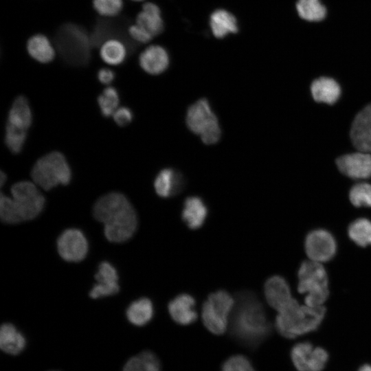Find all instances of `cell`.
I'll return each mask as SVG.
<instances>
[{"label": "cell", "mask_w": 371, "mask_h": 371, "mask_svg": "<svg viewBox=\"0 0 371 371\" xmlns=\"http://www.w3.org/2000/svg\"><path fill=\"white\" fill-rule=\"evenodd\" d=\"M271 332V324L258 296L247 290L236 293L229 321V333L233 339L244 346L254 348Z\"/></svg>", "instance_id": "cell-1"}, {"label": "cell", "mask_w": 371, "mask_h": 371, "mask_svg": "<svg viewBox=\"0 0 371 371\" xmlns=\"http://www.w3.org/2000/svg\"><path fill=\"white\" fill-rule=\"evenodd\" d=\"M94 218L104 224L106 239L123 243L130 239L137 227L136 212L122 193L112 192L100 197L93 209Z\"/></svg>", "instance_id": "cell-2"}, {"label": "cell", "mask_w": 371, "mask_h": 371, "mask_svg": "<svg viewBox=\"0 0 371 371\" xmlns=\"http://www.w3.org/2000/svg\"><path fill=\"white\" fill-rule=\"evenodd\" d=\"M326 314L324 306L312 307L300 305L295 302L286 310L278 313L275 321V327L278 333L288 339L316 330Z\"/></svg>", "instance_id": "cell-3"}, {"label": "cell", "mask_w": 371, "mask_h": 371, "mask_svg": "<svg viewBox=\"0 0 371 371\" xmlns=\"http://www.w3.org/2000/svg\"><path fill=\"white\" fill-rule=\"evenodd\" d=\"M31 177L37 186L50 190L58 185H68L72 178L71 167L65 156L52 151L40 157L31 170Z\"/></svg>", "instance_id": "cell-4"}, {"label": "cell", "mask_w": 371, "mask_h": 371, "mask_svg": "<svg viewBox=\"0 0 371 371\" xmlns=\"http://www.w3.org/2000/svg\"><path fill=\"white\" fill-rule=\"evenodd\" d=\"M299 293L305 294V304L323 306L329 296L328 278L324 266L313 260L304 261L297 272Z\"/></svg>", "instance_id": "cell-5"}, {"label": "cell", "mask_w": 371, "mask_h": 371, "mask_svg": "<svg viewBox=\"0 0 371 371\" xmlns=\"http://www.w3.org/2000/svg\"><path fill=\"white\" fill-rule=\"evenodd\" d=\"M186 122L188 128L199 135L204 144L212 145L220 140L222 131L219 122L207 99L201 98L189 106Z\"/></svg>", "instance_id": "cell-6"}, {"label": "cell", "mask_w": 371, "mask_h": 371, "mask_svg": "<svg viewBox=\"0 0 371 371\" xmlns=\"http://www.w3.org/2000/svg\"><path fill=\"white\" fill-rule=\"evenodd\" d=\"M235 301L225 290H218L210 294L202 306L201 317L204 326L212 333L221 335L228 325V317Z\"/></svg>", "instance_id": "cell-7"}, {"label": "cell", "mask_w": 371, "mask_h": 371, "mask_svg": "<svg viewBox=\"0 0 371 371\" xmlns=\"http://www.w3.org/2000/svg\"><path fill=\"white\" fill-rule=\"evenodd\" d=\"M35 183L21 181L14 183L10 192L21 222L35 218L43 211L45 198Z\"/></svg>", "instance_id": "cell-8"}, {"label": "cell", "mask_w": 371, "mask_h": 371, "mask_svg": "<svg viewBox=\"0 0 371 371\" xmlns=\"http://www.w3.org/2000/svg\"><path fill=\"white\" fill-rule=\"evenodd\" d=\"M291 361L297 371H322L328 361V352L308 342L295 344L291 351Z\"/></svg>", "instance_id": "cell-9"}, {"label": "cell", "mask_w": 371, "mask_h": 371, "mask_svg": "<svg viewBox=\"0 0 371 371\" xmlns=\"http://www.w3.org/2000/svg\"><path fill=\"white\" fill-rule=\"evenodd\" d=\"M337 242L333 235L324 229H316L308 233L304 240V249L311 260L327 262L337 252Z\"/></svg>", "instance_id": "cell-10"}, {"label": "cell", "mask_w": 371, "mask_h": 371, "mask_svg": "<svg viewBox=\"0 0 371 371\" xmlns=\"http://www.w3.org/2000/svg\"><path fill=\"white\" fill-rule=\"evenodd\" d=\"M60 257L67 262H80L87 256L88 242L84 234L76 228L65 230L57 240Z\"/></svg>", "instance_id": "cell-11"}, {"label": "cell", "mask_w": 371, "mask_h": 371, "mask_svg": "<svg viewBox=\"0 0 371 371\" xmlns=\"http://www.w3.org/2000/svg\"><path fill=\"white\" fill-rule=\"evenodd\" d=\"M264 292L268 304L278 313L291 306L297 302L292 297L290 286L280 276H273L265 283Z\"/></svg>", "instance_id": "cell-12"}, {"label": "cell", "mask_w": 371, "mask_h": 371, "mask_svg": "<svg viewBox=\"0 0 371 371\" xmlns=\"http://www.w3.org/2000/svg\"><path fill=\"white\" fill-rule=\"evenodd\" d=\"M339 170L355 179L371 177V154L358 151L340 156L336 159Z\"/></svg>", "instance_id": "cell-13"}, {"label": "cell", "mask_w": 371, "mask_h": 371, "mask_svg": "<svg viewBox=\"0 0 371 371\" xmlns=\"http://www.w3.org/2000/svg\"><path fill=\"white\" fill-rule=\"evenodd\" d=\"M350 134L353 146L358 151L371 154V104L355 116Z\"/></svg>", "instance_id": "cell-14"}, {"label": "cell", "mask_w": 371, "mask_h": 371, "mask_svg": "<svg viewBox=\"0 0 371 371\" xmlns=\"http://www.w3.org/2000/svg\"><path fill=\"white\" fill-rule=\"evenodd\" d=\"M97 283L89 292L93 299L106 297L117 293L120 290L118 275L115 268L109 262H102L95 275Z\"/></svg>", "instance_id": "cell-15"}, {"label": "cell", "mask_w": 371, "mask_h": 371, "mask_svg": "<svg viewBox=\"0 0 371 371\" xmlns=\"http://www.w3.org/2000/svg\"><path fill=\"white\" fill-rule=\"evenodd\" d=\"M185 184L186 180L180 171L166 168L157 175L154 181V188L159 196L169 198L179 194Z\"/></svg>", "instance_id": "cell-16"}, {"label": "cell", "mask_w": 371, "mask_h": 371, "mask_svg": "<svg viewBox=\"0 0 371 371\" xmlns=\"http://www.w3.org/2000/svg\"><path fill=\"white\" fill-rule=\"evenodd\" d=\"M194 298L187 293H182L170 300L168 308L171 318L181 325H189L197 319Z\"/></svg>", "instance_id": "cell-17"}, {"label": "cell", "mask_w": 371, "mask_h": 371, "mask_svg": "<svg viewBox=\"0 0 371 371\" xmlns=\"http://www.w3.org/2000/svg\"><path fill=\"white\" fill-rule=\"evenodd\" d=\"M170 58L166 50L159 45H150L139 55L141 68L150 75H158L169 66Z\"/></svg>", "instance_id": "cell-18"}, {"label": "cell", "mask_w": 371, "mask_h": 371, "mask_svg": "<svg viewBox=\"0 0 371 371\" xmlns=\"http://www.w3.org/2000/svg\"><path fill=\"white\" fill-rule=\"evenodd\" d=\"M33 122V114L28 99L18 95L13 101L8 114L7 124L28 131Z\"/></svg>", "instance_id": "cell-19"}, {"label": "cell", "mask_w": 371, "mask_h": 371, "mask_svg": "<svg viewBox=\"0 0 371 371\" xmlns=\"http://www.w3.org/2000/svg\"><path fill=\"white\" fill-rule=\"evenodd\" d=\"M207 214V207L201 197L192 196L186 199L181 218L190 229L200 228L203 225Z\"/></svg>", "instance_id": "cell-20"}, {"label": "cell", "mask_w": 371, "mask_h": 371, "mask_svg": "<svg viewBox=\"0 0 371 371\" xmlns=\"http://www.w3.org/2000/svg\"><path fill=\"white\" fill-rule=\"evenodd\" d=\"M311 92L316 102L333 104L340 96L341 89L335 79L321 76L311 83Z\"/></svg>", "instance_id": "cell-21"}, {"label": "cell", "mask_w": 371, "mask_h": 371, "mask_svg": "<svg viewBox=\"0 0 371 371\" xmlns=\"http://www.w3.org/2000/svg\"><path fill=\"white\" fill-rule=\"evenodd\" d=\"M25 346V337L12 324H2L0 330V347L4 352L16 355L24 350Z\"/></svg>", "instance_id": "cell-22"}, {"label": "cell", "mask_w": 371, "mask_h": 371, "mask_svg": "<svg viewBox=\"0 0 371 371\" xmlns=\"http://www.w3.org/2000/svg\"><path fill=\"white\" fill-rule=\"evenodd\" d=\"M295 8L299 19L307 23L322 22L328 12L322 0H296Z\"/></svg>", "instance_id": "cell-23"}, {"label": "cell", "mask_w": 371, "mask_h": 371, "mask_svg": "<svg viewBox=\"0 0 371 371\" xmlns=\"http://www.w3.org/2000/svg\"><path fill=\"white\" fill-rule=\"evenodd\" d=\"M135 23L146 30L153 36L158 35L164 29L159 8L153 3H145L137 14Z\"/></svg>", "instance_id": "cell-24"}, {"label": "cell", "mask_w": 371, "mask_h": 371, "mask_svg": "<svg viewBox=\"0 0 371 371\" xmlns=\"http://www.w3.org/2000/svg\"><path fill=\"white\" fill-rule=\"evenodd\" d=\"M210 25L214 36L218 38H223L229 34H235L238 30L235 16L223 9L212 12L210 19Z\"/></svg>", "instance_id": "cell-25"}, {"label": "cell", "mask_w": 371, "mask_h": 371, "mask_svg": "<svg viewBox=\"0 0 371 371\" xmlns=\"http://www.w3.org/2000/svg\"><path fill=\"white\" fill-rule=\"evenodd\" d=\"M26 46L29 55L41 63H49L55 57L54 48L43 34H37L31 36Z\"/></svg>", "instance_id": "cell-26"}, {"label": "cell", "mask_w": 371, "mask_h": 371, "mask_svg": "<svg viewBox=\"0 0 371 371\" xmlns=\"http://www.w3.org/2000/svg\"><path fill=\"white\" fill-rule=\"evenodd\" d=\"M126 317L133 325L142 326L147 324L154 315L153 302L147 297L133 302L126 310Z\"/></svg>", "instance_id": "cell-27"}, {"label": "cell", "mask_w": 371, "mask_h": 371, "mask_svg": "<svg viewBox=\"0 0 371 371\" xmlns=\"http://www.w3.org/2000/svg\"><path fill=\"white\" fill-rule=\"evenodd\" d=\"M122 371H161V364L154 352L144 350L130 358Z\"/></svg>", "instance_id": "cell-28"}, {"label": "cell", "mask_w": 371, "mask_h": 371, "mask_svg": "<svg viewBox=\"0 0 371 371\" xmlns=\"http://www.w3.org/2000/svg\"><path fill=\"white\" fill-rule=\"evenodd\" d=\"M100 56L102 60L109 65H121L126 56V48L119 40L110 38L100 46Z\"/></svg>", "instance_id": "cell-29"}, {"label": "cell", "mask_w": 371, "mask_h": 371, "mask_svg": "<svg viewBox=\"0 0 371 371\" xmlns=\"http://www.w3.org/2000/svg\"><path fill=\"white\" fill-rule=\"evenodd\" d=\"M350 240L361 247L371 245V221L360 218L353 221L348 227Z\"/></svg>", "instance_id": "cell-30"}, {"label": "cell", "mask_w": 371, "mask_h": 371, "mask_svg": "<svg viewBox=\"0 0 371 371\" xmlns=\"http://www.w3.org/2000/svg\"><path fill=\"white\" fill-rule=\"evenodd\" d=\"M27 137V131L5 124L4 142L8 150L14 155L19 154Z\"/></svg>", "instance_id": "cell-31"}, {"label": "cell", "mask_w": 371, "mask_h": 371, "mask_svg": "<svg viewBox=\"0 0 371 371\" xmlns=\"http://www.w3.org/2000/svg\"><path fill=\"white\" fill-rule=\"evenodd\" d=\"M98 104L102 116H112L118 108L120 95L117 90L113 87L105 88L98 97Z\"/></svg>", "instance_id": "cell-32"}, {"label": "cell", "mask_w": 371, "mask_h": 371, "mask_svg": "<svg viewBox=\"0 0 371 371\" xmlns=\"http://www.w3.org/2000/svg\"><path fill=\"white\" fill-rule=\"evenodd\" d=\"M351 203L357 207H371V185L367 183H357L349 192Z\"/></svg>", "instance_id": "cell-33"}, {"label": "cell", "mask_w": 371, "mask_h": 371, "mask_svg": "<svg viewBox=\"0 0 371 371\" xmlns=\"http://www.w3.org/2000/svg\"><path fill=\"white\" fill-rule=\"evenodd\" d=\"M0 217L7 224H16L21 222L11 197L3 194L0 196Z\"/></svg>", "instance_id": "cell-34"}, {"label": "cell", "mask_w": 371, "mask_h": 371, "mask_svg": "<svg viewBox=\"0 0 371 371\" xmlns=\"http://www.w3.org/2000/svg\"><path fill=\"white\" fill-rule=\"evenodd\" d=\"M122 0H93L94 10L102 16H115L122 10Z\"/></svg>", "instance_id": "cell-35"}, {"label": "cell", "mask_w": 371, "mask_h": 371, "mask_svg": "<svg viewBox=\"0 0 371 371\" xmlns=\"http://www.w3.org/2000/svg\"><path fill=\"white\" fill-rule=\"evenodd\" d=\"M221 371H256L250 361L245 356L236 355L228 358Z\"/></svg>", "instance_id": "cell-36"}, {"label": "cell", "mask_w": 371, "mask_h": 371, "mask_svg": "<svg viewBox=\"0 0 371 371\" xmlns=\"http://www.w3.org/2000/svg\"><path fill=\"white\" fill-rule=\"evenodd\" d=\"M114 122L121 127L126 126L133 119V111L127 106L118 107L113 114Z\"/></svg>", "instance_id": "cell-37"}, {"label": "cell", "mask_w": 371, "mask_h": 371, "mask_svg": "<svg viewBox=\"0 0 371 371\" xmlns=\"http://www.w3.org/2000/svg\"><path fill=\"white\" fill-rule=\"evenodd\" d=\"M128 32L134 41L140 43H148L153 37L146 30L137 23L131 25L128 27Z\"/></svg>", "instance_id": "cell-38"}, {"label": "cell", "mask_w": 371, "mask_h": 371, "mask_svg": "<svg viewBox=\"0 0 371 371\" xmlns=\"http://www.w3.org/2000/svg\"><path fill=\"white\" fill-rule=\"evenodd\" d=\"M97 78L100 82L107 85L114 80L115 74L113 70L109 68H102L98 71Z\"/></svg>", "instance_id": "cell-39"}, {"label": "cell", "mask_w": 371, "mask_h": 371, "mask_svg": "<svg viewBox=\"0 0 371 371\" xmlns=\"http://www.w3.org/2000/svg\"><path fill=\"white\" fill-rule=\"evenodd\" d=\"M0 184L2 187L3 184L6 182L7 180V175L5 172H4L3 170H1V175H0Z\"/></svg>", "instance_id": "cell-40"}, {"label": "cell", "mask_w": 371, "mask_h": 371, "mask_svg": "<svg viewBox=\"0 0 371 371\" xmlns=\"http://www.w3.org/2000/svg\"><path fill=\"white\" fill-rule=\"evenodd\" d=\"M357 371H371V365L368 363L363 364Z\"/></svg>", "instance_id": "cell-41"}, {"label": "cell", "mask_w": 371, "mask_h": 371, "mask_svg": "<svg viewBox=\"0 0 371 371\" xmlns=\"http://www.w3.org/2000/svg\"><path fill=\"white\" fill-rule=\"evenodd\" d=\"M133 1H143V0H133Z\"/></svg>", "instance_id": "cell-42"}, {"label": "cell", "mask_w": 371, "mask_h": 371, "mask_svg": "<svg viewBox=\"0 0 371 371\" xmlns=\"http://www.w3.org/2000/svg\"><path fill=\"white\" fill-rule=\"evenodd\" d=\"M49 371H59V370H49Z\"/></svg>", "instance_id": "cell-43"}]
</instances>
